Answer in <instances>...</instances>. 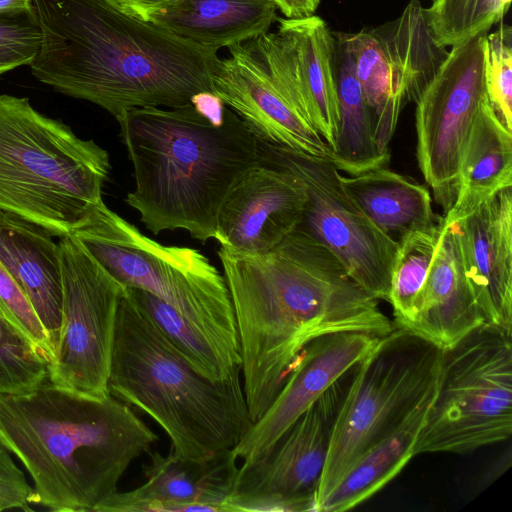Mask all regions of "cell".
Instances as JSON below:
<instances>
[{
	"label": "cell",
	"mask_w": 512,
	"mask_h": 512,
	"mask_svg": "<svg viewBox=\"0 0 512 512\" xmlns=\"http://www.w3.org/2000/svg\"><path fill=\"white\" fill-rule=\"evenodd\" d=\"M512 434V332L484 323L444 349L437 395L415 445L468 454Z\"/></svg>",
	"instance_id": "obj_9"
},
{
	"label": "cell",
	"mask_w": 512,
	"mask_h": 512,
	"mask_svg": "<svg viewBox=\"0 0 512 512\" xmlns=\"http://www.w3.org/2000/svg\"><path fill=\"white\" fill-rule=\"evenodd\" d=\"M442 353L434 343L395 326L355 367L332 422L315 512L366 452L437 395Z\"/></svg>",
	"instance_id": "obj_8"
},
{
	"label": "cell",
	"mask_w": 512,
	"mask_h": 512,
	"mask_svg": "<svg viewBox=\"0 0 512 512\" xmlns=\"http://www.w3.org/2000/svg\"><path fill=\"white\" fill-rule=\"evenodd\" d=\"M63 302L48 381L77 392L110 395L108 379L117 313L127 287L71 235L60 238Z\"/></svg>",
	"instance_id": "obj_11"
},
{
	"label": "cell",
	"mask_w": 512,
	"mask_h": 512,
	"mask_svg": "<svg viewBox=\"0 0 512 512\" xmlns=\"http://www.w3.org/2000/svg\"><path fill=\"white\" fill-rule=\"evenodd\" d=\"M453 221L466 277L485 323L512 332V186Z\"/></svg>",
	"instance_id": "obj_20"
},
{
	"label": "cell",
	"mask_w": 512,
	"mask_h": 512,
	"mask_svg": "<svg viewBox=\"0 0 512 512\" xmlns=\"http://www.w3.org/2000/svg\"><path fill=\"white\" fill-rule=\"evenodd\" d=\"M128 288L168 341L200 375L222 382L240 374L239 362L193 328L169 304L142 289Z\"/></svg>",
	"instance_id": "obj_28"
},
{
	"label": "cell",
	"mask_w": 512,
	"mask_h": 512,
	"mask_svg": "<svg viewBox=\"0 0 512 512\" xmlns=\"http://www.w3.org/2000/svg\"><path fill=\"white\" fill-rule=\"evenodd\" d=\"M511 0H431L424 14L435 40L444 47L465 42L503 20Z\"/></svg>",
	"instance_id": "obj_30"
},
{
	"label": "cell",
	"mask_w": 512,
	"mask_h": 512,
	"mask_svg": "<svg viewBox=\"0 0 512 512\" xmlns=\"http://www.w3.org/2000/svg\"><path fill=\"white\" fill-rule=\"evenodd\" d=\"M0 502L4 509L28 510L33 502V487L16 465L11 453L0 443Z\"/></svg>",
	"instance_id": "obj_35"
},
{
	"label": "cell",
	"mask_w": 512,
	"mask_h": 512,
	"mask_svg": "<svg viewBox=\"0 0 512 512\" xmlns=\"http://www.w3.org/2000/svg\"><path fill=\"white\" fill-rule=\"evenodd\" d=\"M218 256L234 309L252 422L313 339L338 332L382 337L395 327L332 250L297 227L268 251L221 246Z\"/></svg>",
	"instance_id": "obj_1"
},
{
	"label": "cell",
	"mask_w": 512,
	"mask_h": 512,
	"mask_svg": "<svg viewBox=\"0 0 512 512\" xmlns=\"http://www.w3.org/2000/svg\"><path fill=\"white\" fill-rule=\"evenodd\" d=\"M276 20L277 32L248 42L289 104L331 151L340 126L333 31L316 15Z\"/></svg>",
	"instance_id": "obj_15"
},
{
	"label": "cell",
	"mask_w": 512,
	"mask_h": 512,
	"mask_svg": "<svg viewBox=\"0 0 512 512\" xmlns=\"http://www.w3.org/2000/svg\"><path fill=\"white\" fill-rule=\"evenodd\" d=\"M107 151L35 110L27 97L0 94V211L71 235L101 203Z\"/></svg>",
	"instance_id": "obj_6"
},
{
	"label": "cell",
	"mask_w": 512,
	"mask_h": 512,
	"mask_svg": "<svg viewBox=\"0 0 512 512\" xmlns=\"http://www.w3.org/2000/svg\"><path fill=\"white\" fill-rule=\"evenodd\" d=\"M32 12L31 0H0V14Z\"/></svg>",
	"instance_id": "obj_38"
},
{
	"label": "cell",
	"mask_w": 512,
	"mask_h": 512,
	"mask_svg": "<svg viewBox=\"0 0 512 512\" xmlns=\"http://www.w3.org/2000/svg\"><path fill=\"white\" fill-rule=\"evenodd\" d=\"M229 48L212 71L214 93L250 128L256 138L316 157L330 148L289 104L248 40Z\"/></svg>",
	"instance_id": "obj_17"
},
{
	"label": "cell",
	"mask_w": 512,
	"mask_h": 512,
	"mask_svg": "<svg viewBox=\"0 0 512 512\" xmlns=\"http://www.w3.org/2000/svg\"><path fill=\"white\" fill-rule=\"evenodd\" d=\"M40 39L32 12L0 14V75L29 66L38 53Z\"/></svg>",
	"instance_id": "obj_33"
},
{
	"label": "cell",
	"mask_w": 512,
	"mask_h": 512,
	"mask_svg": "<svg viewBox=\"0 0 512 512\" xmlns=\"http://www.w3.org/2000/svg\"><path fill=\"white\" fill-rule=\"evenodd\" d=\"M0 314L50 358L52 346L40 319L18 284L0 264Z\"/></svg>",
	"instance_id": "obj_34"
},
{
	"label": "cell",
	"mask_w": 512,
	"mask_h": 512,
	"mask_svg": "<svg viewBox=\"0 0 512 512\" xmlns=\"http://www.w3.org/2000/svg\"><path fill=\"white\" fill-rule=\"evenodd\" d=\"M134 168L126 203L153 234L184 229L216 239L217 215L236 180L258 162L257 138L225 106L212 117L192 103L133 108L118 120Z\"/></svg>",
	"instance_id": "obj_4"
},
{
	"label": "cell",
	"mask_w": 512,
	"mask_h": 512,
	"mask_svg": "<svg viewBox=\"0 0 512 512\" xmlns=\"http://www.w3.org/2000/svg\"><path fill=\"white\" fill-rule=\"evenodd\" d=\"M333 35L340 126L330 160L346 175L388 166L390 156L380 151L376 141L371 110L356 74L348 33L333 32Z\"/></svg>",
	"instance_id": "obj_26"
},
{
	"label": "cell",
	"mask_w": 512,
	"mask_h": 512,
	"mask_svg": "<svg viewBox=\"0 0 512 512\" xmlns=\"http://www.w3.org/2000/svg\"><path fill=\"white\" fill-rule=\"evenodd\" d=\"M2 510H5V509H4L3 505L0 502V511H2Z\"/></svg>",
	"instance_id": "obj_39"
},
{
	"label": "cell",
	"mask_w": 512,
	"mask_h": 512,
	"mask_svg": "<svg viewBox=\"0 0 512 512\" xmlns=\"http://www.w3.org/2000/svg\"><path fill=\"white\" fill-rule=\"evenodd\" d=\"M487 33L454 45L435 77L415 102L419 169L444 213L458 190L460 156L482 105Z\"/></svg>",
	"instance_id": "obj_13"
},
{
	"label": "cell",
	"mask_w": 512,
	"mask_h": 512,
	"mask_svg": "<svg viewBox=\"0 0 512 512\" xmlns=\"http://www.w3.org/2000/svg\"><path fill=\"white\" fill-rule=\"evenodd\" d=\"M139 487L115 492L95 512H227L238 458L234 449L195 461L150 450Z\"/></svg>",
	"instance_id": "obj_19"
},
{
	"label": "cell",
	"mask_w": 512,
	"mask_h": 512,
	"mask_svg": "<svg viewBox=\"0 0 512 512\" xmlns=\"http://www.w3.org/2000/svg\"><path fill=\"white\" fill-rule=\"evenodd\" d=\"M108 389L153 419L171 452L186 459L234 449L252 424L240 374L222 382L200 375L128 287L117 313Z\"/></svg>",
	"instance_id": "obj_5"
},
{
	"label": "cell",
	"mask_w": 512,
	"mask_h": 512,
	"mask_svg": "<svg viewBox=\"0 0 512 512\" xmlns=\"http://www.w3.org/2000/svg\"><path fill=\"white\" fill-rule=\"evenodd\" d=\"M49 356L0 314V394L27 392L48 380Z\"/></svg>",
	"instance_id": "obj_31"
},
{
	"label": "cell",
	"mask_w": 512,
	"mask_h": 512,
	"mask_svg": "<svg viewBox=\"0 0 512 512\" xmlns=\"http://www.w3.org/2000/svg\"><path fill=\"white\" fill-rule=\"evenodd\" d=\"M276 11L272 0H176L145 21L217 51L268 32Z\"/></svg>",
	"instance_id": "obj_23"
},
{
	"label": "cell",
	"mask_w": 512,
	"mask_h": 512,
	"mask_svg": "<svg viewBox=\"0 0 512 512\" xmlns=\"http://www.w3.org/2000/svg\"><path fill=\"white\" fill-rule=\"evenodd\" d=\"M380 337L338 332L309 342L292 365L281 389L234 448L238 460L265 455L287 430L375 347Z\"/></svg>",
	"instance_id": "obj_16"
},
{
	"label": "cell",
	"mask_w": 512,
	"mask_h": 512,
	"mask_svg": "<svg viewBox=\"0 0 512 512\" xmlns=\"http://www.w3.org/2000/svg\"><path fill=\"white\" fill-rule=\"evenodd\" d=\"M348 40L376 141L390 156L403 108L419 99L449 51L433 37L419 0H411L392 21L348 33Z\"/></svg>",
	"instance_id": "obj_12"
},
{
	"label": "cell",
	"mask_w": 512,
	"mask_h": 512,
	"mask_svg": "<svg viewBox=\"0 0 512 512\" xmlns=\"http://www.w3.org/2000/svg\"><path fill=\"white\" fill-rule=\"evenodd\" d=\"M512 186V131L487 99L464 144L458 167V190L445 216L459 220L497 191Z\"/></svg>",
	"instance_id": "obj_24"
},
{
	"label": "cell",
	"mask_w": 512,
	"mask_h": 512,
	"mask_svg": "<svg viewBox=\"0 0 512 512\" xmlns=\"http://www.w3.org/2000/svg\"><path fill=\"white\" fill-rule=\"evenodd\" d=\"M443 219L442 216L429 229L411 232L398 239L399 249L391 275L388 299L393 307L396 327L408 329L415 320Z\"/></svg>",
	"instance_id": "obj_29"
},
{
	"label": "cell",
	"mask_w": 512,
	"mask_h": 512,
	"mask_svg": "<svg viewBox=\"0 0 512 512\" xmlns=\"http://www.w3.org/2000/svg\"><path fill=\"white\" fill-rule=\"evenodd\" d=\"M335 385L265 455L242 463L226 502L227 512H315L337 410Z\"/></svg>",
	"instance_id": "obj_14"
},
{
	"label": "cell",
	"mask_w": 512,
	"mask_h": 512,
	"mask_svg": "<svg viewBox=\"0 0 512 512\" xmlns=\"http://www.w3.org/2000/svg\"><path fill=\"white\" fill-rule=\"evenodd\" d=\"M304 203V191L290 172L258 161L222 201L215 240L237 252L268 251L298 226Z\"/></svg>",
	"instance_id": "obj_18"
},
{
	"label": "cell",
	"mask_w": 512,
	"mask_h": 512,
	"mask_svg": "<svg viewBox=\"0 0 512 512\" xmlns=\"http://www.w3.org/2000/svg\"><path fill=\"white\" fill-rule=\"evenodd\" d=\"M71 236L118 282L163 300L241 364L225 279L200 251L150 239L103 201Z\"/></svg>",
	"instance_id": "obj_7"
},
{
	"label": "cell",
	"mask_w": 512,
	"mask_h": 512,
	"mask_svg": "<svg viewBox=\"0 0 512 512\" xmlns=\"http://www.w3.org/2000/svg\"><path fill=\"white\" fill-rule=\"evenodd\" d=\"M338 180L370 220L394 239L429 229L442 217L434 213L425 186L388 166L356 175L339 172Z\"/></svg>",
	"instance_id": "obj_25"
},
{
	"label": "cell",
	"mask_w": 512,
	"mask_h": 512,
	"mask_svg": "<svg viewBox=\"0 0 512 512\" xmlns=\"http://www.w3.org/2000/svg\"><path fill=\"white\" fill-rule=\"evenodd\" d=\"M258 161L290 172L305 194L297 228L325 244L350 276L376 300L389 299L398 241L378 228L345 192L328 157L257 138Z\"/></svg>",
	"instance_id": "obj_10"
},
{
	"label": "cell",
	"mask_w": 512,
	"mask_h": 512,
	"mask_svg": "<svg viewBox=\"0 0 512 512\" xmlns=\"http://www.w3.org/2000/svg\"><path fill=\"white\" fill-rule=\"evenodd\" d=\"M435 397L416 409L396 430L366 452L318 504L317 512L350 510L396 477L415 456L417 439Z\"/></svg>",
	"instance_id": "obj_27"
},
{
	"label": "cell",
	"mask_w": 512,
	"mask_h": 512,
	"mask_svg": "<svg viewBox=\"0 0 512 512\" xmlns=\"http://www.w3.org/2000/svg\"><path fill=\"white\" fill-rule=\"evenodd\" d=\"M443 224L414 322L407 329L448 349L485 323L468 283L454 221Z\"/></svg>",
	"instance_id": "obj_21"
},
{
	"label": "cell",
	"mask_w": 512,
	"mask_h": 512,
	"mask_svg": "<svg viewBox=\"0 0 512 512\" xmlns=\"http://www.w3.org/2000/svg\"><path fill=\"white\" fill-rule=\"evenodd\" d=\"M484 79L492 108L512 131V29L502 21L485 38Z\"/></svg>",
	"instance_id": "obj_32"
},
{
	"label": "cell",
	"mask_w": 512,
	"mask_h": 512,
	"mask_svg": "<svg viewBox=\"0 0 512 512\" xmlns=\"http://www.w3.org/2000/svg\"><path fill=\"white\" fill-rule=\"evenodd\" d=\"M40 46L32 75L118 120L133 108H174L213 92L217 51L127 15L108 0H31Z\"/></svg>",
	"instance_id": "obj_2"
},
{
	"label": "cell",
	"mask_w": 512,
	"mask_h": 512,
	"mask_svg": "<svg viewBox=\"0 0 512 512\" xmlns=\"http://www.w3.org/2000/svg\"><path fill=\"white\" fill-rule=\"evenodd\" d=\"M158 439L112 395L91 396L48 380L0 394V443L30 475L32 503L50 511L95 512Z\"/></svg>",
	"instance_id": "obj_3"
},
{
	"label": "cell",
	"mask_w": 512,
	"mask_h": 512,
	"mask_svg": "<svg viewBox=\"0 0 512 512\" xmlns=\"http://www.w3.org/2000/svg\"><path fill=\"white\" fill-rule=\"evenodd\" d=\"M52 236L39 225L0 211V264L32 305L54 354L62 319L63 276L60 247Z\"/></svg>",
	"instance_id": "obj_22"
},
{
	"label": "cell",
	"mask_w": 512,
	"mask_h": 512,
	"mask_svg": "<svg viewBox=\"0 0 512 512\" xmlns=\"http://www.w3.org/2000/svg\"><path fill=\"white\" fill-rule=\"evenodd\" d=\"M117 9L123 13L139 18L146 19L151 12L170 4L176 0H108Z\"/></svg>",
	"instance_id": "obj_36"
},
{
	"label": "cell",
	"mask_w": 512,
	"mask_h": 512,
	"mask_svg": "<svg viewBox=\"0 0 512 512\" xmlns=\"http://www.w3.org/2000/svg\"><path fill=\"white\" fill-rule=\"evenodd\" d=\"M285 18H303L314 15L320 0H272Z\"/></svg>",
	"instance_id": "obj_37"
}]
</instances>
